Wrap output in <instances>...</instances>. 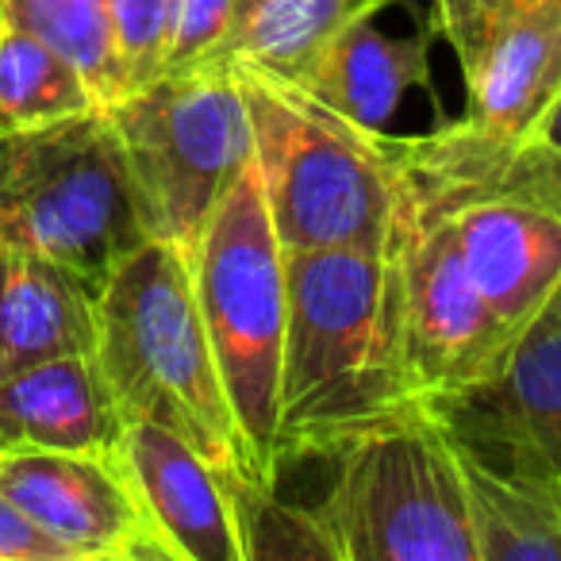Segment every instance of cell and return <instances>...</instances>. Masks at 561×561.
<instances>
[{"label": "cell", "mask_w": 561, "mask_h": 561, "mask_svg": "<svg viewBox=\"0 0 561 561\" xmlns=\"http://www.w3.org/2000/svg\"><path fill=\"white\" fill-rule=\"evenodd\" d=\"M285 277L280 469L335 458L362 435L423 408L408 385L392 247L293 250Z\"/></svg>", "instance_id": "1"}, {"label": "cell", "mask_w": 561, "mask_h": 561, "mask_svg": "<svg viewBox=\"0 0 561 561\" xmlns=\"http://www.w3.org/2000/svg\"><path fill=\"white\" fill-rule=\"evenodd\" d=\"M400 170L450 219L477 289L515 331L561 293V154L538 135H496L469 116L400 139Z\"/></svg>", "instance_id": "2"}, {"label": "cell", "mask_w": 561, "mask_h": 561, "mask_svg": "<svg viewBox=\"0 0 561 561\" xmlns=\"http://www.w3.org/2000/svg\"><path fill=\"white\" fill-rule=\"evenodd\" d=\"M93 354L127 420L162 423L234 484H257L204 331L188 250L142 239L112 265Z\"/></svg>", "instance_id": "3"}, {"label": "cell", "mask_w": 561, "mask_h": 561, "mask_svg": "<svg viewBox=\"0 0 561 561\" xmlns=\"http://www.w3.org/2000/svg\"><path fill=\"white\" fill-rule=\"evenodd\" d=\"M254 127V165L280 250L389 247L400 139L343 116L297 78L231 62Z\"/></svg>", "instance_id": "4"}, {"label": "cell", "mask_w": 561, "mask_h": 561, "mask_svg": "<svg viewBox=\"0 0 561 561\" xmlns=\"http://www.w3.org/2000/svg\"><path fill=\"white\" fill-rule=\"evenodd\" d=\"M188 262L204 331L234 420L247 435L257 484L273 489L280 484L277 415L289 277L254 158L208 216Z\"/></svg>", "instance_id": "5"}, {"label": "cell", "mask_w": 561, "mask_h": 561, "mask_svg": "<svg viewBox=\"0 0 561 561\" xmlns=\"http://www.w3.org/2000/svg\"><path fill=\"white\" fill-rule=\"evenodd\" d=\"M104 112L147 239L193 250L216 204L254 158V127L234 70L158 73Z\"/></svg>", "instance_id": "6"}, {"label": "cell", "mask_w": 561, "mask_h": 561, "mask_svg": "<svg viewBox=\"0 0 561 561\" xmlns=\"http://www.w3.org/2000/svg\"><path fill=\"white\" fill-rule=\"evenodd\" d=\"M0 239L43 250L96 285L147 239L108 112L0 124Z\"/></svg>", "instance_id": "7"}, {"label": "cell", "mask_w": 561, "mask_h": 561, "mask_svg": "<svg viewBox=\"0 0 561 561\" xmlns=\"http://www.w3.org/2000/svg\"><path fill=\"white\" fill-rule=\"evenodd\" d=\"M320 512L343 561H477L450 423L400 415L335 454Z\"/></svg>", "instance_id": "8"}, {"label": "cell", "mask_w": 561, "mask_h": 561, "mask_svg": "<svg viewBox=\"0 0 561 561\" xmlns=\"http://www.w3.org/2000/svg\"><path fill=\"white\" fill-rule=\"evenodd\" d=\"M389 247L397 262L408 385L423 408L443 412L496 381L523 335L484 300L450 219L404 170Z\"/></svg>", "instance_id": "9"}, {"label": "cell", "mask_w": 561, "mask_h": 561, "mask_svg": "<svg viewBox=\"0 0 561 561\" xmlns=\"http://www.w3.org/2000/svg\"><path fill=\"white\" fill-rule=\"evenodd\" d=\"M12 496L73 561H165L124 458L16 450L0 469Z\"/></svg>", "instance_id": "10"}, {"label": "cell", "mask_w": 561, "mask_h": 561, "mask_svg": "<svg viewBox=\"0 0 561 561\" xmlns=\"http://www.w3.org/2000/svg\"><path fill=\"white\" fill-rule=\"evenodd\" d=\"M446 423L492 461L561 492V320L546 308L519 339L507 369L443 408Z\"/></svg>", "instance_id": "11"}, {"label": "cell", "mask_w": 561, "mask_h": 561, "mask_svg": "<svg viewBox=\"0 0 561 561\" xmlns=\"http://www.w3.org/2000/svg\"><path fill=\"white\" fill-rule=\"evenodd\" d=\"M124 469L165 561H242L234 484L201 450L150 420H127Z\"/></svg>", "instance_id": "12"}, {"label": "cell", "mask_w": 561, "mask_h": 561, "mask_svg": "<svg viewBox=\"0 0 561 561\" xmlns=\"http://www.w3.org/2000/svg\"><path fill=\"white\" fill-rule=\"evenodd\" d=\"M127 415L96 354H70L0 377V446L66 454H124Z\"/></svg>", "instance_id": "13"}, {"label": "cell", "mask_w": 561, "mask_h": 561, "mask_svg": "<svg viewBox=\"0 0 561 561\" xmlns=\"http://www.w3.org/2000/svg\"><path fill=\"white\" fill-rule=\"evenodd\" d=\"M101 285L58 257L0 239V366L4 377L50 358L93 354Z\"/></svg>", "instance_id": "14"}, {"label": "cell", "mask_w": 561, "mask_h": 561, "mask_svg": "<svg viewBox=\"0 0 561 561\" xmlns=\"http://www.w3.org/2000/svg\"><path fill=\"white\" fill-rule=\"evenodd\" d=\"M477 127L527 135L561 93V0H535L500 20L477 66L466 73Z\"/></svg>", "instance_id": "15"}, {"label": "cell", "mask_w": 561, "mask_h": 561, "mask_svg": "<svg viewBox=\"0 0 561 561\" xmlns=\"http://www.w3.org/2000/svg\"><path fill=\"white\" fill-rule=\"evenodd\" d=\"M297 81L343 116L385 131L408 96L435 89L431 35L420 32L400 39L381 32L374 20H362L331 39L297 73Z\"/></svg>", "instance_id": "16"}, {"label": "cell", "mask_w": 561, "mask_h": 561, "mask_svg": "<svg viewBox=\"0 0 561 561\" xmlns=\"http://www.w3.org/2000/svg\"><path fill=\"white\" fill-rule=\"evenodd\" d=\"M477 561H561V492L492 461L450 427Z\"/></svg>", "instance_id": "17"}, {"label": "cell", "mask_w": 561, "mask_h": 561, "mask_svg": "<svg viewBox=\"0 0 561 561\" xmlns=\"http://www.w3.org/2000/svg\"><path fill=\"white\" fill-rule=\"evenodd\" d=\"M389 4L400 0H257L227 47L204 66L254 62L297 78L331 39Z\"/></svg>", "instance_id": "18"}, {"label": "cell", "mask_w": 561, "mask_h": 561, "mask_svg": "<svg viewBox=\"0 0 561 561\" xmlns=\"http://www.w3.org/2000/svg\"><path fill=\"white\" fill-rule=\"evenodd\" d=\"M104 108L78 62L24 27L0 24V124L43 127Z\"/></svg>", "instance_id": "19"}, {"label": "cell", "mask_w": 561, "mask_h": 561, "mask_svg": "<svg viewBox=\"0 0 561 561\" xmlns=\"http://www.w3.org/2000/svg\"><path fill=\"white\" fill-rule=\"evenodd\" d=\"M0 24L24 27L78 62L104 108L124 96L108 0H0Z\"/></svg>", "instance_id": "20"}, {"label": "cell", "mask_w": 561, "mask_h": 561, "mask_svg": "<svg viewBox=\"0 0 561 561\" xmlns=\"http://www.w3.org/2000/svg\"><path fill=\"white\" fill-rule=\"evenodd\" d=\"M239 507L242 561H343L320 507L277 496V484H242Z\"/></svg>", "instance_id": "21"}, {"label": "cell", "mask_w": 561, "mask_h": 561, "mask_svg": "<svg viewBox=\"0 0 561 561\" xmlns=\"http://www.w3.org/2000/svg\"><path fill=\"white\" fill-rule=\"evenodd\" d=\"M257 0H170L162 73L204 66L227 47Z\"/></svg>", "instance_id": "22"}, {"label": "cell", "mask_w": 561, "mask_h": 561, "mask_svg": "<svg viewBox=\"0 0 561 561\" xmlns=\"http://www.w3.org/2000/svg\"><path fill=\"white\" fill-rule=\"evenodd\" d=\"M116 62L124 73V96L150 85L165 66V32H170V0H108ZM119 96V101H124Z\"/></svg>", "instance_id": "23"}, {"label": "cell", "mask_w": 561, "mask_h": 561, "mask_svg": "<svg viewBox=\"0 0 561 561\" xmlns=\"http://www.w3.org/2000/svg\"><path fill=\"white\" fill-rule=\"evenodd\" d=\"M435 4V27L450 43L461 66V78L477 66L492 32V0H431Z\"/></svg>", "instance_id": "24"}, {"label": "cell", "mask_w": 561, "mask_h": 561, "mask_svg": "<svg viewBox=\"0 0 561 561\" xmlns=\"http://www.w3.org/2000/svg\"><path fill=\"white\" fill-rule=\"evenodd\" d=\"M0 561H73L12 496L0 492Z\"/></svg>", "instance_id": "25"}, {"label": "cell", "mask_w": 561, "mask_h": 561, "mask_svg": "<svg viewBox=\"0 0 561 561\" xmlns=\"http://www.w3.org/2000/svg\"><path fill=\"white\" fill-rule=\"evenodd\" d=\"M530 135H538V139H546V142H550V147L561 154V93L553 96L550 108H546L542 116H538V124L530 127Z\"/></svg>", "instance_id": "26"}, {"label": "cell", "mask_w": 561, "mask_h": 561, "mask_svg": "<svg viewBox=\"0 0 561 561\" xmlns=\"http://www.w3.org/2000/svg\"><path fill=\"white\" fill-rule=\"evenodd\" d=\"M527 4H535V0H492V27L500 24V20L515 16L519 9H527ZM492 35V32H489Z\"/></svg>", "instance_id": "27"}, {"label": "cell", "mask_w": 561, "mask_h": 561, "mask_svg": "<svg viewBox=\"0 0 561 561\" xmlns=\"http://www.w3.org/2000/svg\"><path fill=\"white\" fill-rule=\"evenodd\" d=\"M550 312H553V316H558V320H561V293H558V300H553V305H550Z\"/></svg>", "instance_id": "28"}, {"label": "cell", "mask_w": 561, "mask_h": 561, "mask_svg": "<svg viewBox=\"0 0 561 561\" xmlns=\"http://www.w3.org/2000/svg\"><path fill=\"white\" fill-rule=\"evenodd\" d=\"M4 458H9V450H0V469H4Z\"/></svg>", "instance_id": "29"}, {"label": "cell", "mask_w": 561, "mask_h": 561, "mask_svg": "<svg viewBox=\"0 0 561 561\" xmlns=\"http://www.w3.org/2000/svg\"><path fill=\"white\" fill-rule=\"evenodd\" d=\"M0 377H4V366H0Z\"/></svg>", "instance_id": "30"}, {"label": "cell", "mask_w": 561, "mask_h": 561, "mask_svg": "<svg viewBox=\"0 0 561 561\" xmlns=\"http://www.w3.org/2000/svg\"><path fill=\"white\" fill-rule=\"evenodd\" d=\"M0 450H4V446H0Z\"/></svg>", "instance_id": "31"}]
</instances>
